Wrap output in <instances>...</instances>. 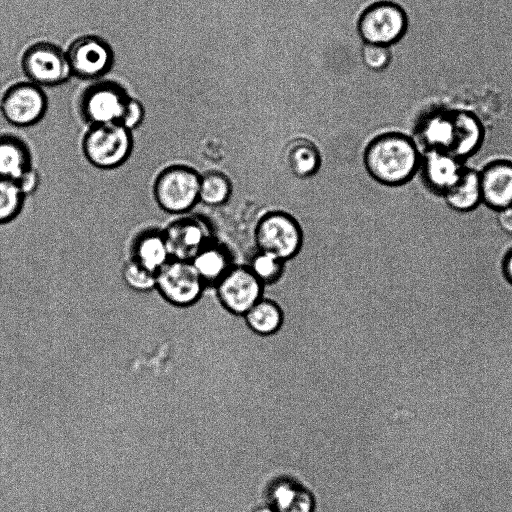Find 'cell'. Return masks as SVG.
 I'll list each match as a JSON object with an SVG mask.
<instances>
[{
	"label": "cell",
	"mask_w": 512,
	"mask_h": 512,
	"mask_svg": "<svg viewBox=\"0 0 512 512\" xmlns=\"http://www.w3.org/2000/svg\"><path fill=\"white\" fill-rule=\"evenodd\" d=\"M171 258L191 261L213 239L209 222L192 214L180 215L163 229Z\"/></svg>",
	"instance_id": "obj_9"
},
{
	"label": "cell",
	"mask_w": 512,
	"mask_h": 512,
	"mask_svg": "<svg viewBox=\"0 0 512 512\" xmlns=\"http://www.w3.org/2000/svg\"><path fill=\"white\" fill-rule=\"evenodd\" d=\"M205 287H215L233 266L229 250L214 240L191 260Z\"/></svg>",
	"instance_id": "obj_19"
},
{
	"label": "cell",
	"mask_w": 512,
	"mask_h": 512,
	"mask_svg": "<svg viewBox=\"0 0 512 512\" xmlns=\"http://www.w3.org/2000/svg\"><path fill=\"white\" fill-rule=\"evenodd\" d=\"M243 317L249 328L260 335L275 333L283 321V313L280 306L274 300L267 297H262Z\"/></svg>",
	"instance_id": "obj_22"
},
{
	"label": "cell",
	"mask_w": 512,
	"mask_h": 512,
	"mask_svg": "<svg viewBox=\"0 0 512 512\" xmlns=\"http://www.w3.org/2000/svg\"><path fill=\"white\" fill-rule=\"evenodd\" d=\"M144 115L145 111L143 105L138 100L130 97L119 124L126 129L133 131L141 125Z\"/></svg>",
	"instance_id": "obj_29"
},
{
	"label": "cell",
	"mask_w": 512,
	"mask_h": 512,
	"mask_svg": "<svg viewBox=\"0 0 512 512\" xmlns=\"http://www.w3.org/2000/svg\"><path fill=\"white\" fill-rule=\"evenodd\" d=\"M421 159L417 144L399 132L375 137L364 154L369 174L387 186H400L410 181L420 169Z\"/></svg>",
	"instance_id": "obj_1"
},
{
	"label": "cell",
	"mask_w": 512,
	"mask_h": 512,
	"mask_svg": "<svg viewBox=\"0 0 512 512\" xmlns=\"http://www.w3.org/2000/svg\"><path fill=\"white\" fill-rule=\"evenodd\" d=\"M454 136L450 154L461 162L474 155L482 145L484 128L471 112L452 111Z\"/></svg>",
	"instance_id": "obj_17"
},
{
	"label": "cell",
	"mask_w": 512,
	"mask_h": 512,
	"mask_svg": "<svg viewBox=\"0 0 512 512\" xmlns=\"http://www.w3.org/2000/svg\"><path fill=\"white\" fill-rule=\"evenodd\" d=\"M258 250L270 253L282 261L293 258L302 244V231L298 222L285 212L264 215L255 229Z\"/></svg>",
	"instance_id": "obj_5"
},
{
	"label": "cell",
	"mask_w": 512,
	"mask_h": 512,
	"mask_svg": "<svg viewBox=\"0 0 512 512\" xmlns=\"http://www.w3.org/2000/svg\"><path fill=\"white\" fill-rule=\"evenodd\" d=\"M287 163L292 173L299 178L315 174L320 166L317 147L306 139H297L287 149Z\"/></svg>",
	"instance_id": "obj_23"
},
{
	"label": "cell",
	"mask_w": 512,
	"mask_h": 512,
	"mask_svg": "<svg viewBox=\"0 0 512 512\" xmlns=\"http://www.w3.org/2000/svg\"><path fill=\"white\" fill-rule=\"evenodd\" d=\"M47 110V98L35 83H19L10 87L0 102V112L6 122L15 127L38 123Z\"/></svg>",
	"instance_id": "obj_10"
},
{
	"label": "cell",
	"mask_w": 512,
	"mask_h": 512,
	"mask_svg": "<svg viewBox=\"0 0 512 512\" xmlns=\"http://www.w3.org/2000/svg\"><path fill=\"white\" fill-rule=\"evenodd\" d=\"M247 267L266 286L273 284L281 277L284 261L270 253L257 250L250 258Z\"/></svg>",
	"instance_id": "obj_26"
},
{
	"label": "cell",
	"mask_w": 512,
	"mask_h": 512,
	"mask_svg": "<svg viewBox=\"0 0 512 512\" xmlns=\"http://www.w3.org/2000/svg\"><path fill=\"white\" fill-rule=\"evenodd\" d=\"M71 73L82 78H97L106 73L113 63L110 46L96 36L76 39L66 54Z\"/></svg>",
	"instance_id": "obj_12"
},
{
	"label": "cell",
	"mask_w": 512,
	"mask_h": 512,
	"mask_svg": "<svg viewBox=\"0 0 512 512\" xmlns=\"http://www.w3.org/2000/svg\"><path fill=\"white\" fill-rule=\"evenodd\" d=\"M32 167L27 143L16 134L0 132V178L16 181Z\"/></svg>",
	"instance_id": "obj_18"
},
{
	"label": "cell",
	"mask_w": 512,
	"mask_h": 512,
	"mask_svg": "<svg viewBox=\"0 0 512 512\" xmlns=\"http://www.w3.org/2000/svg\"><path fill=\"white\" fill-rule=\"evenodd\" d=\"M418 136L426 151L441 150L449 153L454 136L452 111L427 117L418 128Z\"/></svg>",
	"instance_id": "obj_21"
},
{
	"label": "cell",
	"mask_w": 512,
	"mask_h": 512,
	"mask_svg": "<svg viewBox=\"0 0 512 512\" xmlns=\"http://www.w3.org/2000/svg\"><path fill=\"white\" fill-rule=\"evenodd\" d=\"M216 298L227 311L244 314L264 295L265 286L247 266H232L215 286Z\"/></svg>",
	"instance_id": "obj_7"
},
{
	"label": "cell",
	"mask_w": 512,
	"mask_h": 512,
	"mask_svg": "<svg viewBox=\"0 0 512 512\" xmlns=\"http://www.w3.org/2000/svg\"><path fill=\"white\" fill-rule=\"evenodd\" d=\"M15 182L18 185L20 191L27 198V196L34 194L38 189L40 184V175L38 171L32 167Z\"/></svg>",
	"instance_id": "obj_30"
},
{
	"label": "cell",
	"mask_w": 512,
	"mask_h": 512,
	"mask_svg": "<svg viewBox=\"0 0 512 512\" xmlns=\"http://www.w3.org/2000/svg\"><path fill=\"white\" fill-rule=\"evenodd\" d=\"M362 58L368 68L382 70L388 66L391 54L387 46L365 43Z\"/></svg>",
	"instance_id": "obj_28"
},
{
	"label": "cell",
	"mask_w": 512,
	"mask_h": 512,
	"mask_svg": "<svg viewBox=\"0 0 512 512\" xmlns=\"http://www.w3.org/2000/svg\"><path fill=\"white\" fill-rule=\"evenodd\" d=\"M252 512H274L269 506H259L255 508Z\"/></svg>",
	"instance_id": "obj_33"
},
{
	"label": "cell",
	"mask_w": 512,
	"mask_h": 512,
	"mask_svg": "<svg viewBox=\"0 0 512 512\" xmlns=\"http://www.w3.org/2000/svg\"><path fill=\"white\" fill-rule=\"evenodd\" d=\"M25 200L15 181L0 178V225L15 221L23 210Z\"/></svg>",
	"instance_id": "obj_25"
},
{
	"label": "cell",
	"mask_w": 512,
	"mask_h": 512,
	"mask_svg": "<svg viewBox=\"0 0 512 512\" xmlns=\"http://www.w3.org/2000/svg\"><path fill=\"white\" fill-rule=\"evenodd\" d=\"M85 159L95 168L112 170L123 165L134 147L132 131L119 123L89 126L82 138Z\"/></svg>",
	"instance_id": "obj_2"
},
{
	"label": "cell",
	"mask_w": 512,
	"mask_h": 512,
	"mask_svg": "<svg viewBox=\"0 0 512 512\" xmlns=\"http://www.w3.org/2000/svg\"><path fill=\"white\" fill-rule=\"evenodd\" d=\"M443 197L454 211L466 213L475 210L482 203L479 172L463 167L460 178Z\"/></svg>",
	"instance_id": "obj_20"
},
{
	"label": "cell",
	"mask_w": 512,
	"mask_h": 512,
	"mask_svg": "<svg viewBox=\"0 0 512 512\" xmlns=\"http://www.w3.org/2000/svg\"><path fill=\"white\" fill-rule=\"evenodd\" d=\"M501 271L505 280L512 286V247L502 258Z\"/></svg>",
	"instance_id": "obj_32"
},
{
	"label": "cell",
	"mask_w": 512,
	"mask_h": 512,
	"mask_svg": "<svg viewBox=\"0 0 512 512\" xmlns=\"http://www.w3.org/2000/svg\"><path fill=\"white\" fill-rule=\"evenodd\" d=\"M420 168L425 185L441 196L455 185L463 170L460 160L441 150L426 151Z\"/></svg>",
	"instance_id": "obj_15"
},
{
	"label": "cell",
	"mask_w": 512,
	"mask_h": 512,
	"mask_svg": "<svg viewBox=\"0 0 512 512\" xmlns=\"http://www.w3.org/2000/svg\"><path fill=\"white\" fill-rule=\"evenodd\" d=\"M407 25V16L399 5L381 1L362 13L358 31L365 43L388 47L404 36Z\"/></svg>",
	"instance_id": "obj_6"
},
{
	"label": "cell",
	"mask_w": 512,
	"mask_h": 512,
	"mask_svg": "<svg viewBox=\"0 0 512 512\" xmlns=\"http://www.w3.org/2000/svg\"><path fill=\"white\" fill-rule=\"evenodd\" d=\"M129 258L144 268L157 272L171 259L163 229L146 228L130 243Z\"/></svg>",
	"instance_id": "obj_16"
},
{
	"label": "cell",
	"mask_w": 512,
	"mask_h": 512,
	"mask_svg": "<svg viewBox=\"0 0 512 512\" xmlns=\"http://www.w3.org/2000/svg\"><path fill=\"white\" fill-rule=\"evenodd\" d=\"M22 67L35 84L56 85L71 74L66 54L51 43H37L23 55Z\"/></svg>",
	"instance_id": "obj_11"
},
{
	"label": "cell",
	"mask_w": 512,
	"mask_h": 512,
	"mask_svg": "<svg viewBox=\"0 0 512 512\" xmlns=\"http://www.w3.org/2000/svg\"><path fill=\"white\" fill-rule=\"evenodd\" d=\"M232 186L229 178L221 172L210 171L200 176L199 202L208 206H219L227 202Z\"/></svg>",
	"instance_id": "obj_24"
},
{
	"label": "cell",
	"mask_w": 512,
	"mask_h": 512,
	"mask_svg": "<svg viewBox=\"0 0 512 512\" xmlns=\"http://www.w3.org/2000/svg\"><path fill=\"white\" fill-rule=\"evenodd\" d=\"M264 505L274 512H314L312 493L297 479L280 475L272 478L264 489Z\"/></svg>",
	"instance_id": "obj_13"
},
{
	"label": "cell",
	"mask_w": 512,
	"mask_h": 512,
	"mask_svg": "<svg viewBox=\"0 0 512 512\" xmlns=\"http://www.w3.org/2000/svg\"><path fill=\"white\" fill-rule=\"evenodd\" d=\"M200 176L194 168L174 164L162 169L153 183L158 207L169 214H187L199 202Z\"/></svg>",
	"instance_id": "obj_3"
},
{
	"label": "cell",
	"mask_w": 512,
	"mask_h": 512,
	"mask_svg": "<svg viewBox=\"0 0 512 512\" xmlns=\"http://www.w3.org/2000/svg\"><path fill=\"white\" fill-rule=\"evenodd\" d=\"M478 172L482 203L496 212L512 206V160L494 159Z\"/></svg>",
	"instance_id": "obj_14"
},
{
	"label": "cell",
	"mask_w": 512,
	"mask_h": 512,
	"mask_svg": "<svg viewBox=\"0 0 512 512\" xmlns=\"http://www.w3.org/2000/svg\"><path fill=\"white\" fill-rule=\"evenodd\" d=\"M497 223L500 229L512 236V206L497 211Z\"/></svg>",
	"instance_id": "obj_31"
},
{
	"label": "cell",
	"mask_w": 512,
	"mask_h": 512,
	"mask_svg": "<svg viewBox=\"0 0 512 512\" xmlns=\"http://www.w3.org/2000/svg\"><path fill=\"white\" fill-rule=\"evenodd\" d=\"M122 278L124 283L136 292L146 293L156 289V273L130 258L122 267Z\"/></svg>",
	"instance_id": "obj_27"
},
{
	"label": "cell",
	"mask_w": 512,
	"mask_h": 512,
	"mask_svg": "<svg viewBox=\"0 0 512 512\" xmlns=\"http://www.w3.org/2000/svg\"><path fill=\"white\" fill-rule=\"evenodd\" d=\"M205 285L191 261L171 258L156 274V291L170 305L186 309L202 298Z\"/></svg>",
	"instance_id": "obj_4"
},
{
	"label": "cell",
	"mask_w": 512,
	"mask_h": 512,
	"mask_svg": "<svg viewBox=\"0 0 512 512\" xmlns=\"http://www.w3.org/2000/svg\"><path fill=\"white\" fill-rule=\"evenodd\" d=\"M129 98L114 82L96 83L80 99L81 116L89 126L119 123Z\"/></svg>",
	"instance_id": "obj_8"
}]
</instances>
